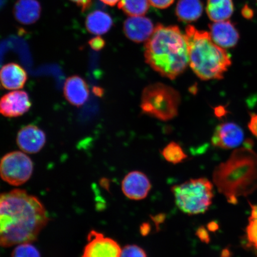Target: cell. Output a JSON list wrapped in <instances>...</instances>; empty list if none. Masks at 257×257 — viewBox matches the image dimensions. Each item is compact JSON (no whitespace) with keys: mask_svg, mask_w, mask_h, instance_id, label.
I'll use <instances>...</instances> for the list:
<instances>
[{"mask_svg":"<svg viewBox=\"0 0 257 257\" xmlns=\"http://www.w3.org/2000/svg\"><path fill=\"white\" fill-rule=\"evenodd\" d=\"M46 208L21 189L0 194V246L31 242L48 223Z\"/></svg>","mask_w":257,"mask_h":257,"instance_id":"6da1fadb","label":"cell"},{"mask_svg":"<svg viewBox=\"0 0 257 257\" xmlns=\"http://www.w3.org/2000/svg\"><path fill=\"white\" fill-rule=\"evenodd\" d=\"M145 59L161 75L175 79L189 63L185 35L176 26L157 25L145 46Z\"/></svg>","mask_w":257,"mask_h":257,"instance_id":"7a4b0ae2","label":"cell"},{"mask_svg":"<svg viewBox=\"0 0 257 257\" xmlns=\"http://www.w3.org/2000/svg\"><path fill=\"white\" fill-rule=\"evenodd\" d=\"M213 182L230 204L247 197L257 189V154L251 147L235 149L226 162L216 167Z\"/></svg>","mask_w":257,"mask_h":257,"instance_id":"3957f363","label":"cell"},{"mask_svg":"<svg viewBox=\"0 0 257 257\" xmlns=\"http://www.w3.org/2000/svg\"><path fill=\"white\" fill-rule=\"evenodd\" d=\"M189 64L202 80L222 79L232 64L230 56L211 40L210 34L191 25L186 28Z\"/></svg>","mask_w":257,"mask_h":257,"instance_id":"277c9868","label":"cell"},{"mask_svg":"<svg viewBox=\"0 0 257 257\" xmlns=\"http://www.w3.org/2000/svg\"><path fill=\"white\" fill-rule=\"evenodd\" d=\"M172 192L177 206L189 215L205 213L214 197L213 184L204 178L192 179L173 186Z\"/></svg>","mask_w":257,"mask_h":257,"instance_id":"5b68a950","label":"cell"},{"mask_svg":"<svg viewBox=\"0 0 257 257\" xmlns=\"http://www.w3.org/2000/svg\"><path fill=\"white\" fill-rule=\"evenodd\" d=\"M181 95L171 86L156 83L144 89L141 107L144 113L163 121H168L178 114Z\"/></svg>","mask_w":257,"mask_h":257,"instance_id":"8992f818","label":"cell"},{"mask_svg":"<svg viewBox=\"0 0 257 257\" xmlns=\"http://www.w3.org/2000/svg\"><path fill=\"white\" fill-rule=\"evenodd\" d=\"M34 165L31 159L21 152L9 153L0 161V176L8 184L19 186L30 179Z\"/></svg>","mask_w":257,"mask_h":257,"instance_id":"52a82bcc","label":"cell"},{"mask_svg":"<svg viewBox=\"0 0 257 257\" xmlns=\"http://www.w3.org/2000/svg\"><path fill=\"white\" fill-rule=\"evenodd\" d=\"M82 257H120L121 249L115 240L92 230L88 236Z\"/></svg>","mask_w":257,"mask_h":257,"instance_id":"ba28073f","label":"cell"},{"mask_svg":"<svg viewBox=\"0 0 257 257\" xmlns=\"http://www.w3.org/2000/svg\"><path fill=\"white\" fill-rule=\"evenodd\" d=\"M243 140L242 128L233 122H226L218 125L211 138V143L215 147L229 150L239 147Z\"/></svg>","mask_w":257,"mask_h":257,"instance_id":"9c48e42d","label":"cell"},{"mask_svg":"<svg viewBox=\"0 0 257 257\" xmlns=\"http://www.w3.org/2000/svg\"><path fill=\"white\" fill-rule=\"evenodd\" d=\"M31 105L30 96L27 92H10L0 99V114L6 117L21 116L30 110Z\"/></svg>","mask_w":257,"mask_h":257,"instance_id":"30bf717a","label":"cell"},{"mask_svg":"<svg viewBox=\"0 0 257 257\" xmlns=\"http://www.w3.org/2000/svg\"><path fill=\"white\" fill-rule=\"evenodd\" d=\"M155 28L149 18L144 16H130L124 22L123 31L128 39L141 43L150 39Z\"/></svg>","mask_w":257,"mask_h":257,"instance_id":"8fae6325","label":"cell"},{"mask_svg":"<svg viewBox=\"0 0 257 257\" xmlns=\"http://www.w3.org/2000/svg\"><path fill=\"white\" fill-rule=\"evenodd\" d=\"M16 142L20 149L28 154H36L46 143L44 132L35 125H27L19 131Z\"/></svg>","mask_w":257,"mask_h":257,"instance_id":"7c38bea8","label":"cell"},{"mask_svg":"<svg viewBox=\"0 0 257 257\" xmlns=\"http://www.w3.org/2000/svg\"><path fill=\"white\" fill-rule=\"evenodd\" d=\"M152 188L150 180L143 173L134 171L125 176L121 184L123 194L133 200L146 198Z\"/></svg>","mask_w":257,"mask_h":257,"instance_id":"4fadbf2b","label":"cell"},{"mask_svg":"<svg viewBox=\"0 0 257 257\" xmlns=\"http://www.w3.org/2000/svg\"><path fill=\"white\" fill-rule=\"evenodd\" d=\"M211 40L218 46L227 49L238 43L240 36L235 26L229 21L214 22L209 25Z\"/></svg>","mask_w":257,"mask_h":257,"instance_id":"5bb4252c","label":"cell"},{"mask_svg":"<svg viewBox=\"0 0 257 257\" xmlns=\"http://www.w3.org/2000/svg\"><path fill=\"white\" fill-rule=\"evenodd\" d=\"M63 93L66 100L70 104L78 107L85 103L89 95L87 83L78 75L70 76L66 79Z\"/></svg>","mask_w":257,"mask_h":257,"instance_id":"9a60e30c","label":"cell"},{"mask_svg":"<svg viewBox=\"0 0 257 257\" xmlns=\"http://www.w3.org/2000/svg\"><path fill=\"white\" fill-rule=\"evenodd\" d=\"M27 80V72L19 64H6L0 70V82L6 89L16 90L24 88Z\"/></svg>","mask_w":257,"mask_h":257,"instance_id":"2e32d148","label":"cell"},{"mask_svg":"<svg viewBox=\"0 0 257 257\" xmlns=\"http://www.w3.org/2000/svg\"><path fill=\"white\" fill-rule=\"evenodd\" d=\"M41 6L37 0H18L14 6L15 18L23 25L34 24L39 20Z\"/></svg>","mask_w":257,"mask_h":257,"instance_id":"e0dca14e","label":"cell"},{"mask_svg":"<svg viewBox=\"0 0 257 257\" xmlns=\"http://www.w3.org/2000/svg\"><path fill=\"white\" fill-rule=\"evenodd\" d=\"M113 22L110 15L101 11H95L89 14L86 19L85 25L90 33L101 35L110 30Z\"/></svg>","mask_w":257,"mask_h":257,"instance_id":"ac0fdd59","label":"cell"},{"mask_svg":"<svg viewBox=\"0 0 257 257\" xmlns=\"http://www.w3.org/2000/svg\"><path fill=\"white\" fill-rule=\"evenodd\" d=\"M203 10L201 0H179L176 14L180 21L189 23L197 21L202 15Z\"/></svg>","mask_w":257,"mask_h":257,"instance_id":"d6986e66","label":"cell"},{"mask_svg":"<svg viewBox=\"0 0 257 257\" xmlns=\"http://www.w3.org/2000/svg\"><path fill=\"white\" fill-rule=\"evenodd\" d=\"M232 0H208L206 12L214 22L227 21L233 14Z\"/></svg>","mask_w":257,"mask_h":257,"instance_id":"ffe728a7","label":"cell"},{"mask_svg":"<svg viewBox=\"0 0 257 257\" xmlns=\"http://www.w3.org/2000/svg\"><path fill=\"white\" fill-rule=\"evenodd\" d=\"M149 0H120L118 8L130 16H144L149 11Z\"/></svg>","mask_w":257,"mask_h":257,"instance_id":"44dd1931","label":"cell"},{"mask_svg":"<svg viewBox=\"0 0 257 257\" xmlns=\"http://www.w3.org/2000/svg\"><path fill=\"white\" fill-rule=\"evenodd\" d=\"M162 155L168 162L178 164L187 158V156L179 144L175 142L170 143L163 150Z\"/></svg>","mask_w":257,"mask_h":257,"instance_id":"7402d4cb","label":"cell"},{"mask_svg":"<svg viewBox=\"0 0 257 257\" xmlns=\"http://www.w3.org/2000/svg\"><path fill=\"white\" fill-rule=\"evenodd\" d=\"M250 207L251 214L246 229V239L248 245L257 250V205L250 204Z\"/></svg>","mask_w":257,"mask_h":257,"instance_id":"603a6c76","label":"cell"},{"mask_svg":"<svg viewBox=\"0 0 257 257\" xmlns=\"http://www.w3.org/2000/svg\"><path fill=\"white\" fill-rule=\"evenodd\" d=\"M12 257H41L40 253L30 242L19 244L12 252Z\"/></svg>","mask_w":257,"mask_h":257,"instance_id":"cb8c5ba5","label":"cell"},{"mask_svg":"<svg viewBox=\"0 0 257 257\" xmlns=\"http://www.w3.org/2000/svg\"><path fill=\"white\" fill-rule=\"evenodd\" d=\"M120 257H147L144 250L137 245H127L121 249Z\"/></svg>","mask_w":257,"mask_h":257,"instance_id":"d4e9b609","label":"cell"},{"mask_svg":"<svg viewBox=\"0 0 257 257\" xmlns=\"http://www.w3.org/2000/svg\"><path fill=\"white\" fill-rule=\"evenodd\" d=\"M88 44L92 48V49L98 51L104 48L105 42L101 37L98 36L90 40L88 42Z\"/></svg>","mask_w":257,"mask_h":257,"instance_id":"484cf974","label":"cell"},{"mask_svg":"<svg viewBox=\"0 0 257 257\" xmlns=\"http://www.w3.org/2000/svg\"><path fill=\"white\" fill-rule=\"evenodd\" d=\"M150 4L154 8L165 9L171 6L175 0H149Z\"/></svg>","mask_w":257,"mask_h":257,"instance_id":"4316f807","label":"cell"},{"mask_svg":"<svg viewBox=\"0 0 257 257\" xmlns=\"http://www.w3.org/2000/svg\"><path fill=\"white\" fill-rule=\"evenodd\" d=\"M70 1L78 6L82 12H85L91 7L92 0H70Z\"/></svg>","mask_w":257,"mask_h":257,"instance_id":"83f0119b","label":"cell"},{"mask_svg":"<svg viewBox=\"0 0 257 257\" xmlns=\"http://www.w3.org/2000/svg\"><path fill=\"white\" fill-rule=\"evenodd\" d=\"M248 126L250 133L257 137V114H251Z\"/></svg>","mask_w":257,"mask_h":257,"instance_id":"f1b7e54d","label":"cell"},{"mask_svg":"<svg viewBox=\"0 0 257 257\" xmlns=\"http://www.w3.org/2000/svg\"><path fill=\"white\" fill-rule=\"evenodd\" d=\"M242 15L243 18L247 19H252L253 16V12L251 8H250L248 6H244L242 11Z\"/></svg>","mask_w":257,"mask_h":257,"instance_id":"f546056e","label":"cell"},{"mask_svg":"<svg viewBox=\"0 0 257 257\" xmlns=\"http://www.w3.org/2000/svg\"><path fill=\"white\" fill-rule=\"evenodd\" d=\"M227 113V111L226 109L222 107V106H219V107H217L215 109V114L218 117H221L224 116L225 114Z\"/></svg>","mask_w":257,"mask_h":257,"instance_id":"4dcf8cb0","label":"cell"},{"mask_svg":"<svg viewBox=\"0 0 257 257\" xmlns=\"http://www.w3.org/2000/svg\"><path fill=\"white\" fill-rule=\"evenodd\" d=\"M104 4L110 6H114L119 2L120 0H100Z\"/></svg>","mask_w":257,"mask_h":257,"instance_id":"1f68e13d","label":"cell"},{"mask_svg":"<svg viewBox=\"0 0 257 257\" xmlns=\"http://www.w3.org/2000/svg\"><path fill=\"white\" fill-rule=\"evenodd\" d=\"M93 92L96 95L101 96L103 95L104 91L100 88L94 87L93 88Z\"/></svg>","mask_w":257,"mask_h":257,"instance_id":"d6a6232c","label":"cell"},{"mask_svg":"<svg viewBox=\"0 0 257 257\" xmlns=\"http://www.w3.org/2000/svg\"><path fill=\"white\" fill-rule=\"evenodd\" d=\"M0 86H1V85H0Z\"/></svg>","mask_w":257,"mask_h":257,"instance_id":"836d02e7","label":"cell"}]
</instances>
